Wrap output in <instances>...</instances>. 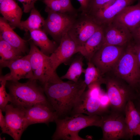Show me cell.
Returning a JSON list of instances; mask_svg holds the SVG:
<instances>
[{
    "label": "cell",
    "mask_w": 140,
    "mask_h": 140,
    "mask_svg": "<svg viewBox=\"0 0 140 140\" xmlns=\"http://www.w3.org/2000/svg\"><path fill=\"white\" fill-rule=\"evenodd\" d=\"M45 94L59 118L70 115L87 86L84 80L64 81L55 71L43 85Z\"/></svg>",
    "instance_id": "1"
},
{
    "label": "cell",
    "mask_w": 140,
    "mask_h": 140,
    "mask_svg": "<svg viewBox=\"0 0 140 140\" xmlns=\"http://www.w3.org/2000/svg\"><path fill=\"white\" fill-rule=\"evenodd\" d=\"M37 81L30 79L23 83L18 81H7L6 86L9 90L11 104L25 108L38 104H46L52 107L43 87L39 85Z\"/></svg>",
    "instance_id": "2"
},
{
    "label": "cell",
    "mask_w": 140,
    "mask_h": 140,
    "mask_svg": "<svg viewBox=\"0 0 140 140\" xmlns=\"http://www.w3.org/2000/svg\"><path fill=\"white\" fill-rule=\"evenodd\" d=\"M101 116L85 115L76 113L58 118L55 132L52 136L53 140H84L78 135L80 131L87 127H100Z\"/></svg>",
    "instance_id": "3"
},
{
    "label": "cell",
    "mask_w": 140,
    "mask_h": 140,
    "mask_svg": "<svg viewBox=\"0 0 140 140\" xmlns=\"http://www.w3.org/2000/svg\"><path fill=\"white\" fill-rule=\"evenodd\" d=\"M105 80L111 110L125 114L127 103L130 100L132 101L136 97L137 93L135 89L116 76L105 78Z\"/></svg>",
    "instance_id": "4"
},
{
    "label": "cell",
    "mask_w": 140,
    "mask_h": 140,
    "mask_svg": "<svg viewBox=\"0 0 140 140\" xmlns=\"http://www.w3.org/2000/svg\"><path fill=\"white\" fill-rule=\"evenodd\" d=\"M112 71L116 76L135 89L140 80V69L131 42L124 51Z\"/></svg>",
    "instance_id": "5"
},
{
    "label": "cell",
    "mask_w": 140,
    "mask_h": 140,
    "mask_svg": "<svg viewBox=\"0 0 140 140\" xmlns=\"http://www.w3.org/2000/svg\"><path fill=\"white\" fill-rule=\"evenodd\" d=\"M101 116V140L130 139L124 114L110 110Z\"/></svg>",
    "instance_id": "6"
},
{
    "label": "cell",
    "mask_w": 140,
    "mask_h": 140,
    "mask_svg": "<svg viewBox=\"0 0 140 140\" xmlns=\"http://www.w3.org/2000/svg\"><path fill=\"white\" fill-rule=\"evenodd\" d=\"M45 11L48 16L45 20L43 30L59 44L63 35L68 32L75 20L77 14L57 12L46 6Z\"/></svg>",
    "instance_id": "7"
},
{
    "label": "cell",
    "mask_w": 140,
    "mask_h": 140,
    "mask_svg": "<svg viewBox=\"0 0 140 140\" xmlns=\"http://www.w3.org/2000/svg\"><path fill=\"white\" fill-rule=\"evenodd\" d=\"M28 54L34 75V79L40 81L43 85L56 71L53 68L50 56L38 49L31 41Z\"/></svg>",
    "instance_id": "8"
},
{
    "label": "cell",
    "mask_w": 140,
    "mask_h": 140,
    "mask_svg": "<svg viewBox=\"0 0 140 140\" xmlns=\"http://www.w3.org/2000/svg\"><path fill=\"white\" fill-rule=\"evenodd\" d=\"M126 46L103 45L90 61L98 68L103 75L112 71L123 54Z\"/></svg>",
    "instance_id": "9"
},
{
    "label": "cell",
    "mask_w": 140,
    "mask_h": 140,
    "mask_svg": "<svg viewBox=\"0 0 140 140\" xmlns=\"http://www.w3.org/2000/svg\"><path fill=\"white\" fill-rule=\"evenodd\" d=\"M69 29L68 33L81 47L101 26L88 15L81 13Z\"/></svg>",
    "instance_id": "10"
},
{
    "label": "cell",
    "mask_w": 140,
    "mask_h": 140,
    "mask_svg": "<svg viewBox=\"0 0 140 140\" xmlns=\"http://www.w3.org/2000/svg\"><path fill=\"white\" fill-rule=\"evenodd\" d=\"M8 135L15 140L20 139L22 135L28 126L25 117V108L8 104L4 111Z\"/></svg>",
    "instance_id": "11"
},
{
    "label": "cell",
    "mask_w": 140,
    "mask_h": 140,
    "mask_svg": "<svg viewBox=\"0 0 140 140\" xmlns=\"http://www.w3.org/2000/svg\"><path fill=\"white\" fill-rule=\"evenodd\" d=\"M81 51V47L76 43L68 32L65 33L57 48L50 56L54 70L56 71L60 65L66 63L74 55L80 53Z\"/></svg>",
    "instance_id": "12"
},
{
    "label": "cell",
    "mask_w": 140,
    "mask_h": 140,
    "mask_svg": "<svg viewBox=\"0 0 140 140\" xmlns=\"http://www.w3.org/2000/svg\"><path fill=\"white\" fill-rule=\"evenodd\" d=\"M102 27L103 45L125 46L132 42L131 33L123 25L112 22Z\"/></svg>",
    "instance_id": "13"
},
{
    "label": "cell",
    "mask_w": 140,
    "mask_h": 140,
    "mask_svg": "<svg viewBox=\"0 0 140 140\" xmlns=\"http://www.w3.org/2000/svg\"><path fill=\"white\" fill-rule=\"evenodd\" d=\"M0 65L2 67H8L10 70V73L3 76L7 81H18L24 79H34L28 54Z\"/></svg>",
    "instance_id": "14"
},
{
    "label": "cell",
    "mask_w": 140,
    "mask_h": 140,
    "mask_svg": "<svg viewBox=\"0 0 140 140\" xmlns=\"http://www.w3.org/2000/svg\"><path fill=\"white\" fill-rule=\"evenodd\" d=\"M101 95H92L85 90L77 100L70 115L81 113L88 115L101 116L107 112L108 111L105 110L102 105Z\"/></svg>",
    "instance_id": "15"
},
{
    "label": "cell",
    "mask_w": 140,
    "mask_h": 140,
    "mask_svg": "<svg viewBox=\"0 0 140 140\" xmlns=\"http://www.w3.org/2000/svg\"><path fill=\"white\" fill-rule=\"evenodd\" d=\"M25 113L28 126L39 123L47 124L55 122L59 118L51 107L42 104H36L25 108Z\"/></svg>",
    "instance_id": "16"
},
{
    "label": "cell",
    "mask_w": 140,
    "mask_h": 140,
    "mask_svg": "<svg viewBox=\"0 0 140 140\" xmlns=\"http://www.w3.org/2000/svg\"><path fill=\"white\" fill-rule=\"evenodd\" d=\"M137 0H115L105 9L98 10L89 15L97 24L103 26L112 22L115 16L126 7Z\"/></svg>",
    "instance_id": "17"
},
{
    "label": "cell",
    "mask_w": 140,
    "mask_h": 140,
    "mask_svg": "<svg viewBox=\"0 0 140 140\" xmlns=\"http://www.w3.org/2000/svg\"><path fill=\"white\" fill-rule=\"evenodd\" d=\"M113 22L122 25L130 32L140 23V3L128 6L115 17Z\"/></svg>",
    "instance_id": "18"
},
{
    "label": "cell",
    "mask_w": 140,
    "mask_h": 140,
    "mask_svg": "<svg viewBox=\"0 0 140 140\" xmlns=\"http://www.w3.org/2000/svg\"><path fill=\"white\" fill-rule=\"evenodd\" d=\"M0 37L12 46L22 53L27 50V41L13 30L8 22L3 17L0 18Z\"/></svg>",
    "instance_id": "19"
},
{
    "label": "cell",
    "mask_w": 140,
    "mask_h": 140,
    "mask_svg": "<svg viewBox=\"0 0 140 140\" xmlns=\"http://www.w3.org/2000/svg\"><path fill=\"white\" fill-rule=\"evenodd\" d=\"M0 12L3 17L13 29L21 22L22 10L15 0H4L0 3Z\"/></svg>",
    "instance_id": "20"
},
{
    "label": "cell",
    "mask_w": 140,
    "mask_h": 140,
    "mask_svg": "<svg viewBox=\"0 0 140 140\" xmlns=\"http://www.w3.org/2000/svg\"><path fill=\"white\" fill-rule=\"evenodd\" d=\"M104 34L102 26L95 32L81 47L80 54L88 61H90L95 53L102 46Z\"/></svg>",
    "instance_id": "21"
},
{
    "label": "cell",
    "mask_w": 140,
    "mask_h": 140,
    "mask_svg": "<svg viewBox=\"0 0 140 140\" xmlns=\"http://www.w3.org/2000/svg\"><path fill=\"white\" fill-rule=\"evenodd\" d=\"M29 32L32 41L40 48L41 52L47 56H50L58 46L56 42L48 38L46 33L43 30H34Z\"/></svg>",
    "instance_id": "22"
},
{
    "label": "cell",
    "mask_w": 140,
    "mask_h": 140,
    "mask_svg": "<svg viewBox=\"0 0 140 140\" xmlns=\"http://www.w3.org/2000/svg\"><path fill=\"white\" fill-rule=\"evenodd\" d=\"M125 117L130 140H132L135 131L140 126V114L131 100H129L126 105Z\"/></svg>",
    "instance_id": "23"
},
{
    "label": "cell",
    "mask_w": 140,
    "mask_h": 140,
    "mask_svg": "<svg viewBox=\"0 0 140 140\" xmlns=\"http://www.w3.org/2000/svg\"><path fill=\"white\" fill-rule=\"evenodd\" d=\"M45 20L39 11L35 7L30 11V15L24 21H21L18 28L26 32L41 29L43 28Z\"/></svg>",
    "instance_id": "24"
},
{
    "label": "cell",
    "mask_w": 140,
    "mask_h": 140,
    "mask_svg": "<svg viewBox=\"0 0 140 140\" xmlns=\"http://www.w3.org/2000/svg\"><path fill=\"white\" fill-rule=\"evenodd\" d=\"M83 57L80 54V55H78L74 58L66 73L60 77L61 79H67L75 82L78 81L85 71L83 67Z\"/></svg>",
    "instance_id": "25"
},
{
    "label": "cell",
    "mask_w": 140,
    "mask_h": 140,
    "mask_svg": "<svg viewBox=\"0 0 140 140\" xmlns=\"http://www.w3.org/2000/svg\"><path fill=\"white\" fill-rule=\"evenodd\" d=\"M84 73V80L87 87L94 84L101 85L104 84L105 78L98 68L91 61H88Z\"/></svg>",
    "instance_id": "26"
},
{
    "label": "cell",
    "mask_w": 140,
    "mask_h": 140,
    "mask_svg": "<svg viewBox=\"0 0 140 140\" xmlns=\"http://www.w3.org/2000/svg\"><path fill=\"white\" fill-rule=\"evenodd\" d=\"M22 54L0 37V65L21 57Z\"/></svg>",
    "instance_id": "27"
},
{
    "label": "cell",
    "mask_w": 140,
    "mask_h": 140,
    "mask_svg": "<svg viewBox=\"0 0 140 140\" xmlns=\"http://www.w3.org/2000/svg\"><path fill=\"white\" fill-rule=\"evenodd\" d=\"M7 81L3 76H1L0 78V109L2 111H4L6 106L9 102H11V97L9 93L6 91L5 87Z\"/></svg>",
    "instance_id": "28"
},
{
    "label": "cell",
    "mask_w": 140,
    "mask_h": 140,
    "mask_svg": "<svg viewBox=\"0 0 140 140\" xmlns=\"http://www.w3.org/2000/svg\"><path fill=\"white\" fill-rule=\"evenodd\" d=\"M46 6L53 11L59 12H64L62 9L59 0H43Z\"/></svg>",
    "instance_id": "29"
},
{
    "label": "cell",
    "mask_w": 140,
    "mask_h": 140,
    "mask_svg": "<svg viewBox=\"0 0 140 140\" xmlns=\"http://www.w3.org/2000/svg\"><path fill=\"white\" fill-rule=\"evenodd\" d=\"M112 0H92L90 9L88 15L97 10L105 4Z\"/></svg>",
    "instance_id": "30"
},
{
    "label": "cell",
    "mask_w": 140,
    "mask_h": 140,
    "mask_svg": "<svg viewBox=\"0 0 140 140\" xmlns=\"http://www.w3.org/2000/svg\"><path fill=\"white\" fill-rule=\"evenodd\" d=\"M61 7L64 12L75 13L76 11L72 5L71 0H59Z\"/></svg>",
    "instance_id": "31"
},
{
    "label": "cell",
    "mask_w": 140,
    "mask_h": 140,
    "mask_svg": "<svg viewBox=\"0 0 140 140\" xmlns=\"http://www.w3.org/2000/svg\"><path fill=\"white\" fill-rule=\"evenodd\" d=\"M80 6L79 10L83 14H88L89 11L92 0H77Z\"/></svg>",
    "instance_id": "32"
},
{
    "label": "cell",
    "mask_w": 140,
    "mask_h": 140,
    "mask_svg": "<svg viewBox=\"0 0 140 140\" xmlns=\"http://www.w3.org/2000/svg\"><path fill=\"white\" fill-rule=\"evenodd\" d=\"M21 2L23 4L24 12H29L34 8V4L37 0H16Z\"/></svg>",
    "instance_id": "33"
},
{
    "label": "cell",
    "mask_w": 140,
    "mask_h": 140,
    "mask_svg": "<svg viewBox=\"0 0 140 140\" xmlns=\"http://www.w3.org/2000/svg\"><path fill=\"white\" fill-rule=\"evenodd\" d=\"M132 42L134 44H140V23L131 32Z\"/></svg>",
    "instance_id": "34"
},
{
    "label": "cell",
    "mask_w": 140,
    "mask_h": 140,
    "mask_svg": "<svg viewBox=\"0 0 140 140\" xmlns=\"http://www.w3.org/2000/svg\"><path fill=\"white\" fill-rule=\"evenodd\" d=\"M2 111L0 109V126L3 133L6 134L8 135L9 131L7 124L2 114Z\"/></svg>",
    "instance_id": "35"
},
{
    "label": "cell",
    "mask_w": 140,
    "mask_h": 140,
    "mask_svg": "<svg viewBox=\"0 0 140 140\" xmlns=\"http://www.w3.org/2000/svg\"><path fill=\"white\" fill-rule=\"evenodd\" d=\"M132 44L136 56L140 69V44H136L132 42Z\"/></svg>",
    "instance_id": "36"
},
{
    "label": "cell",
    "mask_w": 140,
    "mask_h": 140,
    "mask_svg": "<svg viewBox=\"0 0 140 140\" xmlns=\"http://www.w3.org/2000/svg\"><path fill=\"white\" fill-rule=\"evenodd\" d=\"M132 101L136 108L140 114V93H137L135 98Z\"/></svg>",
    "instance_id": "37"
},
{
    "label": "cell",
    "mask_w": 140,
    "mask_h": 140,
    "mask_svg": "<svg viewBox=\"0 0 140 140\" xmlns=\"http://www.w3.org/2000/svg\"><path fill=\"white\" fill-rule=\"evenodd\" d=\"M137 135L140 136V126L137 128L134 133V136Z\"/></svg>",
    "instance_id": "38"
},
{
    "label": "cell",
    "mask_w": 140,
    "mask_h": 140,
    "mask_svg": "<svg viewBox=\"0 0 140 140\" xmlns=\"http://www.w3.org/2000/svg\"><path fill=\"white\" fill-rule=\"evenodd\" d=\"M138 85L139 86V92H140L139 93H140V80L139 81L137 85Z\"/></svg>",
    "instance_id": "39"
},
{
    "label": "cell",
    "mask_w": 140,
    "mask_h": 140,
    "mask_svg": "<svg viewBox=\"0 0 140 140\" xmlns=\"http://www.w3.org/2000/svg\"><path fill=\"white\" fill-rule=\"evenodd\" d=\"M137 1H138V3H140V0H137Z\"/></svg>",
    "instance_id": "40"
},
{
    "label": "cell",
    "mask_w": 140,
    "mask_h": 140,
    "mask_svg": "<svg viewBox=\"0 0 140 140\" xmlns=\"http://www.w3.org/2000/svg\"><path fill=\"white\" fill-rule=\"evenodd\" d=\"M4 0H0V3L1 2L3 1Z\"/></svg>",
    "instance_id": "41"
}]
</instances>
